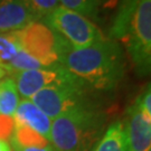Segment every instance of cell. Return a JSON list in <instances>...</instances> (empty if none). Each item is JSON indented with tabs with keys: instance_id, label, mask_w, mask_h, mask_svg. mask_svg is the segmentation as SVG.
<instances>
[{
	"instance_id": "obj_9",
	"label": "cell",
	"mask_w": 151,
	"mask_h": 151,
	"mask_svg": "<svg viewBox=\"0 0 151 151\" xmlns=\"http://www.w3.org/2000/svg\"><path fill=\"white\" fill-rule=\"evenodd\" d=\"M39 20L27 0H0V32H14Z\"/></svg>"
},
{
	"instance_id": "obj_5",
	"label": "cell",
	"mask_w": 151,
	"mask_h": 151,
	"mask_svg": "<svg viewBox=\"0 0 151 151\" xmlns=\"http://www.w3.org/2000/svg\"><path fill=\"white\" fill-rule=\"evenodd\" d=\"M95 92L88 90L81 82L75 81L60 85L45 87L30 99L40 111L50 120L82 109L99 108L93 96Z\"/></svg>"
},
{
	"instance_id": "obj_22",
	"label": "cell",
	"mask_w": 151,
	"mask_h": 151,
	"mask_svg": "<svg viewBox=\"0 0 151 151\" xmlns=\"http://www.w3.org/2000/svg\"><path fill=\"white\" fill-rule=\"evenodd\" d=\"M150 151H151V150H150Z\"/></svg>"
},
{
	"instance_id": "obj_11",
	"label": "cell",
	"mask_w": 151,
	"mask_h": 151,
	"mask_svg": "<svg viewBox=\"0 0 151 151\" xmlns=\"http://www.w3.org/2000/svg\"><path fill=\"white\" fill-rule=\"evenodd\" d=\"M91 151H130L123 123L116 121L110 124Z\"/></svg>"
},
{
	"instance_id": "obj_21",
	"label": "cell",
	"mask_w": 151,
	"mask_h": 151,
	"mask_svg": "<svg viewBox=\"0 0 151 151\" xmlns=\"http://www.w3.org/2000/svg\"><path fill=\"white\" fill-rule=\"evenodd\" d=\"M0 151H11V148L7 141L0 140Z\"/></svg>"
},
{
	"instance_id": "obj_15",
	"label": "cell",
	"mask_w": 151,
	"mask_h": 151,
	"mask_svg": "<svg viewBox=\"0 0 151 151\" xmlns=\"http://www.w3.org/2000/svg\"><path fill=\"white\" fill-rule=\"evenodd\" d=\"M22 50L16 32H0V66L4 68Z\"/></svg>"
},
{
	"instance_id": "obj_7",
	"label": "cell",
	"mask_w": 151,
	"mask_h": 151,
	"mask_svg": "<svg viewBox=\"0 0 151 151\" xmlns=\"http://www.w3.org/2000/svg\"><path fill=\"white\" fill-rule=\"evenodd\" d=\"M12 80L19 95L27 100H30L34 94L45 87L77 81L75 76L72 75L63 65L17 72L14 73Z\"/></svg>"
},
{
	"instance_id": "obj_14",
	"label": "cell",
	"mask_w": 151,
	"mask_h": 151,
	"mask_svg": "<svg viewBox=\"0 0 151 151\" xmlns=\"http://www.w3.org/2000/svg\"><path fill=\"white\" fill-rule=\"evenodd\" d=\"M19 100V93L12 78H7L0 83V114L12 118L16 112Z\"/></svg>"
},
{
	"instance_id": "obj_12",
	"label": "cell",
	"mask_w": 151,
	"mask_h": 151,
	"mask_svg": "<svg viewBox=\"0 0 151 151\" xmlns=\"http://www.w3.org/2000/svg\"><path fill=\"white\" fill-rule=\"evenodd\" d=\"M113 0H58L62 7L75 11L88 20L100 22L105 9Z\"/></svg>"
},
{
	"instance_id": "obj_6",
	"label": "cell",
	"mask_w": 151,
	"mask_h": 151,
	"mask_svg": "<svg viewBox=\"0 0 151 151\" xmlns=\"http://www.w3.org/2000/svg\"><path fill=\"white\" fill-rule=\"evenodd\" d=\"M40 20L60 35L73 49L85 48L105 38L93 22L62 6L56 7Z\"/></svg>"
},
{
	"instance_id": "obj_2",
	"label": "cell",
	"mask_w": 151,
	"mask_h": 151,
	"mask_svg": "<svg viewBox=\"0 0 151 151\" xmlns=\"http://www.w3.org/2000/svg\"><path fill=\"white\" fill-rule=\"evenodd\" d=\"M110 38L124 44L137 74L151 68V0H119Z\"/></svg>"
},
{
	"instance_id": "obj_8",
	"label": "cell",
	"mask_w": 151,
	"mask_h": 151,
	"mask_svg": "<svg viewBox=\"0 0 151 151\" xmlns=\"http://www.w3.org/2000/svg\"><path fill=\"white\" fill-rule=\"evenodd\" d=\"M123 127L130 151L151 150V119L141 112L135 103L128 109Z\"/></svg>"
},
{
	"instance_id": "obj_3",
	"label": "cell",
	"mask_w": 151,
	"mask_h": 151,
	"mask_svg": "<svg viewBox=\"0 0 151 151\" xmlns=\"http://www.w3.org/2000/svg\"><path fill=\"white\" fill-rule=\"evenodd\" d=\"M104 131L101 109H82L52 120L49 142L55 151H91Z\"/></svg>"
},
{
	"instance_id": "obj_20",
	"label": "cell",
	"mask_w": 151,
	"mask_h": 151,
	"mask_svg": "<svg viewBox=\"0 0 151 151\" xmlns=\"http://www.w3.org/2000/svg\"><path fill=\"white\" fill-rule=\"evenodd\" d=\"M12 148L15 151H55L52 145H49L47 147H29V148H22V147L12 145Z\"/></svg>"
},
{
	"instance_id": "obj_10",
	"label": "cell",
	"mask_w": 151,
	"mask_h": 151,
	"mask_svg": "<svg viewBox=\"0 0 151 151\" xmlns=\"http://www.w3.org/2000/svg\"><path fill=\"white\" fill-rule=\"evenodd\" d=\"M12 118L15 123L27 125L49 141L52 120L43 111H40L30 100L25 99L20 101Z\"/></svg>"
},
{
	"instance_id": "obj_17",
	"label": "cell",
	"mask_w": 151,
	"mask_h": 151,
	"mask_svg": "<svg viewBox=\"0 0 151 151\" xmlns=\"http://www.w3.org/2000/svg\"><path fill=\"white\" fill-rule=\"evenodd\" d=\"M27 2L39 20L58 7L60 4L58 0H27Z\"/></svg>"
},
{
	"instance_id": "obj_1",
	"label": "cell",
	"mask_w": 151,
	"mask_h": 151,
	"mask_svg": "<svg viewBox=\"0 0 151 151\" xmlns=\"http://www.w3.org/2000/svg\"><path fill=\"white\" fill-rule=\"evenodd\" d=\"M62 65L95 93L115 88L125 73L123 50L111 38H104L85 48H72L65 55Z\"/></svg>"
},
{
	"instance_id": "obj_16",
	"label": "cell",
	"mask_w": 151,
	"mask_h": 151,
	"mask_svg": "<svg viewBox=\"0 0 151 151\" xmlns=\"http://www.w3.org/2000/svg\"><path fill=\"white\" fill-rule=\"evenodd\" d=\"M42 67L44 66H42L39 62L32 58V56H29L27 53H25L22 49L10 63L6 65L4 70L17 73V72H22V70H37V68H42Z\"/></svg>"
},
{
	"instance_id": "obj_4",
	"label": "cell",
	"mask_w": 151,
	"mask_h": 151,
	"mask_svg": "<svg viewBox=\"0 0 151 151\" xmlns=\"http://www.w3.org/2000/svg\"><path fill=\"white\" fill-rule=\"evenodd\" d=\"M20 48L44 67L62 65L70 45L42 20H35L16 32Z\"/></svg>"
},
{
	"instance_id": "obj_19",
	"label": "cell",
	"mask_w": 151,
	"mask_h": 151,
	"mask_svg": "<svg viewBox=\"0 0 151 151\" xmlns=\"http://www.w3.org/2000/svg\"><path fill=\"white\" fill-rule=\"evenodd\" d=\"M14 127H15L14 118L5 116L0 114V140L5 141V139L11 137Z\"/></svg>"
},
{
	"instance_id": "obj_18",
	"label": "cell",
	"mask_w": 151,
	"mask_h": 151,
	"mask_svg": "<svg viewBox=\"0 0 151 151\" xmlns=\"http://www.w3.org/2000/svg\"><path fill=\"white\" fill-rule=\"evenodd\" d=\"M134 103L138 105V108L140 109L142 113L151 119V92L149 84L147 88H145V91L135 99Z\"/></svg>"
},
{
	"instance_id": "obj_13",
	"label": "cell",
	"mask_w": 151,
	"mask_h": 151,
	"mask_svg": "<svg viewBox=\"0 0 151 151\" xmlns=\"http://www.w3.org/2000/svg\"><path fill=\"white\" fill-rule=\"evenodd\" d=\"M11 145H15L22 148L29 147H47L50 145L47 139H45L43 135L37 133L36 131L30 129L25 124L15 123L14 131L10 137Z\"/></svg>"
}]
</instances>
